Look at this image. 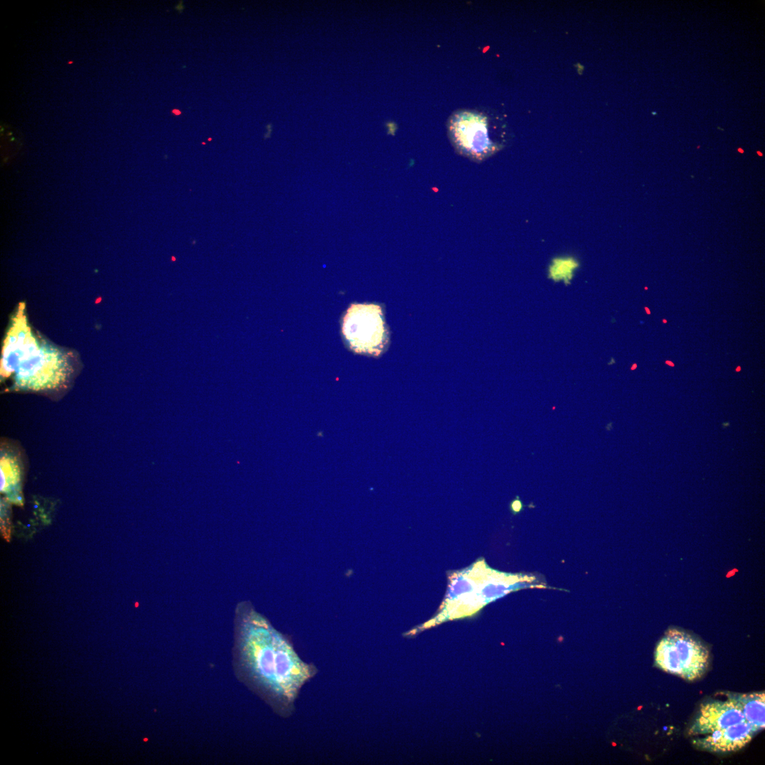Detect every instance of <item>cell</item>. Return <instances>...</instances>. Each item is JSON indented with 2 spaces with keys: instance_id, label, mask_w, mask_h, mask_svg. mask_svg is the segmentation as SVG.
<instances>
[{
  "instance_id": "obj_4",
  "label": "cell",
  "mask_w": 765,
  "mask_h": 765,
  "mask_svg": "<svg viewBox=\"0 0 765 765\" xmlns=\"http://www.w3.org/2000/svg\"><path fill=\"white\" fill-rule=\"evenodd\" d=\"M709 659L706 645L678 628L667 630L654 652L655 664L659 668L688 681L701 678L708 669Z\"/></svg>"
},
{
  "instance_id": "obj_16",
  "label": "cell",
  "mask_w": 765,
  "mask_h": 765,
  "mask_svg": "<svg viewBox=\"0 0 765 765\" xmlns=\"http://www.w3.org/2000/svg\"><path fill=\"white\" fill-rule=\"evenodd\" d=\"M173 113L176 115H179L181 113L178 110H173Z\"/></svg>"
},
{
  "instance_id": "obj_11",
  "label": "cell",
  "mask_w": 765,
  "mask_h": 765,
  "mask_svg": "<svg viewBox=\"0 0 765 765\" xmlns=\"http://www.w3.org/2000/svg\"><path fill=\"white\" fill-rule=\"evenodd\" d=\"M738 702L747 721L756 732L764 728V692L732 696Z\"/></svg>"
},
{
  "instance_id": "obj_19",
  "label": "cell",
  "mask_w": 765,
  "mask_h": 765,
  "mask_svg": "<svg viewBox=\"0 0 765 765\" xmlns=\"http://www.w3.org/2000/svg\"><path fill=\"white\" fill-rule=\"evenodd\" d=\"M740 370H741V368H740V366H738V367L737 368V369H736V371L737 372V371H740Z\"/></svg>"
},
{
  "instance_id": "obj_7",
  "label": "cell",
  "mask_w": 765,
  "mask_h": 765,
  "mask_svg": "<svg viewBox=\"0 0 765 765\" xmlns=\"http://www.w3.org/2000/svg\"><path fill=\"white\" fill-rule=\"evenodd\" d=\"M33 332L25 311L20 304L12 316L3 341L1 358V380L11 378L19 363L35 352L40 346Z\"/></svg>"
},
{
  "instance_id": "obj_10",
  "label": "cell",
  "mask_w": 765,
  "mask_h": 765,
  "mask_svg": "<svg viewBox=\"0 0 765 765\" xmlns=\"http://www.w3.org/2000/svg\"><path fill=\"white\" fill-rule=\"evenodd\" d=\"M754 733L756 732L752 725L747 721H744L725 730L705 735L703 737L697 738L693 743L703 749L713 752H734L749 743Z\"/></svg>"
},
{
  "instance_id": "obj_12",
  "label": "cell",
  "mask_w": 765,
  "mask_h": 765,
  "mask_svg": "<svg viewBox=\"0 0 765 765\" xmlns=\"http://www.w3.org/2000/svg\"><path fill=\"white\" fill-rule=\"evenodd\" d=\"M577 267V264L572 259H555L550 267V278L555 281L562 280L565 284H568Z\"/></svg>"
},
{
  "instance_id": "obj_6",
  "label": "cell",
  "mask_w": 765,
  "mask_h": 765,
  "mask_svg": "<svg viewBox=\"0 0 765 765\" xmlns=\"http://www.w3.org/2000/svg\"><path fill=\"white\" fill-rule=\"evenodd\" d=\"M449 138L456 151L475 161H482L500 149L493 139L488 116L476 110L454 113L448 120Z\"/></svg>"
},
{
  "instance_id": "obj_1",
  "label": "cell",
  "mask_w": 765,
  "mask_h": 765,
  "mask_svg": "<svg viewBox=\"0 0 765 765\" xmlns=\"http://www.w3.org/2000/svg\"><path fill=\"white\" fill-rule=\"evenodd\" d=\"M233 658L238 679L283 718L293 715L302 687L319 672L247 601L236 608Z\"/></svg>"
},
{
  "instance_id": "obj_13",
  "label": "cell",
  "mask_w": 765,
  "mask_h": 765,
  "mask_svg": "<svg viewBox=\"0 0 765 765\" xmlns=\"http://www.w3.org/2000/svg\"><path fill=\"white\" fill-rule=\"evenodd\" d=\"M522 507H523V504H522L521 502L518 499H516L514 500L511 503V509L514 513L519 512L522 509Z\"/></svg>"
},
{
  "instance_id": "obj_17",
  "label": "cell",
  "mask_w": 765,
  "mask_h": 765,
  "mask_svg": "<svg viewBox=\"0 0 765 765\" xmlns=\"http://www.w3.org/2000/svg\"><path fill=\"white\" fill-rule=\"evenodd\" d=\"M645 310H646V312H647V313L648 314H650V309H648V308H647V307H645Z\"/></svg>"
},
{
  "instance_id": "obj_14",
  "label": "cell",
  "mask_w": 765,
  "mask_h": 765,
  "mask_svg": "<svg viewBox=\"0 0 765 765\" xmlns=\"http://www.w3.org/2000/svg\"><path fill=\"white\" fill-rule=\"evenodd\" d=\"M271 126H272L271 124L268 125L267 128H268V131L267 134L265 135V136H264L265 138H268V137H270V134H271Z\"/></svg>"
},
{
  "instance_id": "obj_20",
  "label": "cell",
  "mask_w": 765,
  "mask_h": 765,
  "mask_svg": "<svg viewBox=\"0 0 765 765\" xmlns=\"http://www.w3.org/2000/svg\"><path fill=\"white\" fill-rule=\"evenodd\" d=\"M662 322H663V323L665 324V323H667V319H662Z\"/></svg>"
},
{
  "instance_id": "obj_8",
  "label": "cell",
  "mask_w": 765,
  "mask_h": 765,
  "mask_svg": "<svg viewBox=\"0 0 765 765\" xmlns=\"http://www.w3.org/2000/svg\"><path fill=\"white\" fill-rule=\"evenodd\" d=\"M747 721L737 701L730 696L726 701L703 703L689 729L691 735H708Z\"/></svg>"
},
{
  "instance_id": "obj_3",
  "label": "cell",
  "mask_w": 765,
  "mask_h": 765,
  "mask_svg": "<svg viewBox=\"0 0 765 765\" xmlns=\"http://www.w3.org/2000/svg\"><path fill=\"white\" fill-rule=\"evenodd\" d=\"M76 361L71 351L41 340L15 370L10 390L47 394L65 390L76 373Z\"/></svg>"
},
{
  "instance_id": "obj_5",
  "label": "cell",
  "mask_w": 765,
  "mask_h": 765,
  "mask_svg": "<svg viewBox=\"0 0 765 765\" xmlns=\"http://www.w3.org/2000/svg\"><path fill=\"white\" fill-rule=\"evenodd\" d=\"M342 334L353 351L380 356L389 339L381 307L376 304H351L342 319Z\"/></svg>"
},
{
  "instance_id": "obj_2",
  "label": "cell",
  "mask_w": 765,
  "mask_h": 765,
  "mask_svg": "<svg viewBox=\"0 0 765 765\" xmlns=\"http://www.w3.org/2000/svg\"><path fill=\"white\" fill-rule=\"evenodd\" d=\"M533 580L526 575L500 572L489 567L483 559L449 576L448 590L439 614L424 627L471 616L485 604L513 590L530 587Z\"/></svg>"
},
{
  "instance_id": "obj_15",
  "label": "cell",
  "mask_w": 765,
  "mask_h": 765,
  "mask_svg": "<svg viewBox=\"0 0 765 765\" xmlns=\"http://www.w3.org/2000/svg\"><path fill=\"white\" fill-rule=\"evenodd\" d=\"M665 363H666V364H668V365H669L670 366H672V367H674V363H673L672 362V361H665Z\"/></svg>"
},
{
  "instance_id": "obj_18",
  "label": "cell",
  "mask_w": 765,
  "mask_h": 765,
  "mask_svg": "<svg viewBox=\"0 0 765 765\" xmlns=\"http://www.w3.org/2000/svg\"><path fill=\"white\" fill-rule=\"evenodd\" d=\"M636 367H637V364H636V363H634V365H633V367L631 368V369H632V370H633V369H635V368Z\"/></svg>"
},
{
  "instance_id": "obj_9",
  "label": "cell",
  "mask_w": 765,
  "mask_h": 765,
  "mask_svg": "<svg viewBox=\"0 0 765 765\" xmlns=\"http://www.w3.org/2000/svg\"><path fill=\"white\" fill-rule=\"evenodd\" d=\"M24 463L20 448L13 443L2 441L0 449V489L7 501L21 506L24 500L21 494V482Z\"/></svg>"
},
{
  "instance_id": "obj_21",
  "label": "cell",
  "mask_w": 765,
  "mask_h": 765,
  "mask_svg": "<svg viewBox=\"0 0 765 765\" xmlns=\"http://www.w3.org/2000/svg\"><path fill=\"white\" fill-rule=\"evenodd\" d=\"M30 524H27V527H30Z\"/></svg>"
}]
</instances>
